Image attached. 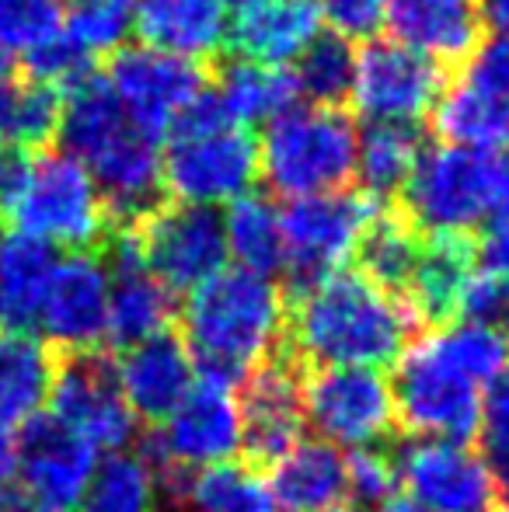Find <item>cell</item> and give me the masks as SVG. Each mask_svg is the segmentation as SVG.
I'll list each match as a JSON object with an SVG mask.
<instances>
[{"label": "cell", "instance_id": "1", "mask_svg": "<svg viewBox=\"0 0 509 512\" xmlns=\"http://www.w3.org/2000/svg\"><path fill=\"white\" fill-rule=\"evenodd\" d=\"M419 317L394 293L374 286L360 269H339L286 304L283 349L304 370L398 363L415 342Z\"/></svg>", "mask_w": 509, "mask_h": 512}, {"label": "cell", "instance_id": "24", "mask_svg": "<svg viewBox=\"0 0 509 512\" xmlns=\"http://www.w3.org/2000/svg\"><path fill=\"white\" fill-rule=\"evenodd\" d=\"M475 241L454 234H422V251L415 262L412 283L405 290V304L419 317V324H443L461 307L464 283L475 272Z\"/></svg>", "mask_w": 509, "mask_h": 512}, {"label": "cell", "instance_id": "44", "mask_svg": "<svg viewBox=\"0 0 509 512\" xmlns=\"http://www.w3.org/2000/svg\"><path fill=\"white\" fill-rule=\"evenodd\" d=\"M461 81L482 95L509 102V32H496L475 49V56L464 63Z\"/></svg>", "mask_w": 509, "mask_h": 512}, {"label": "cell", "instance_id": "43", "mask_svg": "<svg viewBox=\"0 0 509 512\" xmlns=\"http://www.w3.org/2000/svg\"><path fill=\"white\" fill-rule=\"evenodd\" d=\"M475 258L485 272L509 276V164L503 168V178L496 185V196L485 213V230L475 241Z\"/></svg>", "mask_w": 509, "mask_h": 512}, {"label": "cell", "instance_id": "42", "mask_svg": "<svg viewBox=\"0 0 509 512\" xmlns=\"http://www.w3.org/2000/svg\"><path fill=\"white\" fill-rule=\"evenodd\" d=\"M457 314H461L464 321L496 328L499 335L509 338V276L475 269L468 283H464Z\"/></svg>", "mask_w": 509, "mask_h": 512}, {"label": "cell", "instance_id": "8", "mask_svg": "<svg viewBox=\"0 0 509 512\" xmlns=\"http://www.w3.org/2000/svg\"><path fill=\"white\" fill-rule=\"evenodd\" d=\"M241 453L238 387L213 377H196L185 401L147 439V464L154 474H196L227 464Z\"/></svg>", "mask_w": 509, "mask_h": 512}, {"label": "cell", "instance_id": "25", "mask_svg": "<svg viewBox=\"0 0 509 512\" xmlns=\"http://www.w3.org/2000/svg\"><path fill=\"white\" fill-rule=\"evenodd\" d=\"M56 373V352L32 331L0 328V429L18 432L42 415Z\"/></svg>", "mask_w": 509, "mask_h": 512}, {"label": "cell", "instance_id": "10", "mask_svg": "<svg viewBox=\"0 0 509 512\" xmlns=\"http://www.w3.org/2000/svg\"><path fill=\"white\" fill-rule=\"evenodd\" d=\"M147 272L175 297L192 293L227 269L224 216L213 206L164 203L136 227Z\"/></svg>", "mask_w": 509, "mask_h": 512}, {"label": "cell", "instance_id": "17", "mask_svg": "<svg viewBox=\"0 0 509 512\" xmlns=\"http://www.w3.org/2000/svg\"><path fill=\"white\" fill-rule=\"evenodd\" d=\"M408 499L433 512H496L482 453L443 439H408L394 457Z\"/></svg>", "mask_w": 509, "mask_h": 512}, {"label": "cell", "instance_id": "4", "mask_svg": "<svg viewBox=\"0 0 509 512\" xmlns=\"http://www.w3.org/2000/svg\"><path fill=\"white\" fill-rule=\"evenodd\" d=\"M503 168L506 161L499 154L436 143V147L422 150L415 161L412 175L401 189L398 213L426 237H468L489 213Z\"/></svg>", "mask_w": 509, "mask_h": 512}, {"label": "cell", "instance_id": "55", "mask_svg": "<svg viewBox=\"0 0 509 512\" xmlns=\"http://www.w3.org/2000/svg\"><path fill=\"white\" fill-rule=\"evenodd\" d=\"M0 241H4V213H0Z\"/></svg>", "mask_w": 509, "mask_h": 512}, {"label": "cell", "instance_id": "39", "mask_svg": "<svg viewBox=\"0 0 509 512\" xmlns=\"http://www.w3.org/2000/svg\"><path fill=\"white\" fill-rule=\"evenodd\" d=\"M63 32V0H0V53H32Z\"/></svg>", "mask_w": 509, "mask_h": 512}, {"label": "cell", "instance_id": "31", "mask_svg": "<svg viewBox=\"0 0 509 512\" xmlns=\"http://www.w3.org/2000/svg\"><path fill=\"white\" fill-rule=\"evenodd\" d=\"M227 230V251L238 258V269H248L255 276H279L286 269V241H283V220L272 199L248 196L234 199L224 216Z\"/></svg>", "mask_w": 509, "mask_h": 512}, {"label": "cell", "instance_id": "6", "mask_svg": "<svg viewBox=\"0 0 509 512\" xmlns=\"http://www.w3.org/2000/svg\"><path fill=\"white\" fill-rule=\"evenodd\" d=\"M394 418L412 439H443V443L471 446L485 429L482 387L471 384L457 366L436 352L426 338L412 342L398 359L391 380Z\"/></svg>", "mask_w": 509, "mask_h": 512}, {"label": "cell", "instance_id": "16", "mask_svg": "<svg viewBox=\"0 0 509 512\" xmlns=\"http://www.w3.org/2000/svg\"><path fill=\"white\" fill-rule=\"evenodd\" d=\"M98 471V450L53 415H35L18 429L14 485L46 512H74Z\"/></svg>", "mask_w": 509, "mask_h": 512}, {"label": "cell", "instance_id": "12", "mask_svg": "<svg viewBox=\"0 0 509 512\" xmlns=\"http://www.w3.org/2000/svg\"><path fill=\"white\" fill-rule=\"evenodd\" d=\"M447 91V74L440 63L394 39H367L356 53L353 108L367 122H405L415 126L433 115Z\"/></svg>", "mask_w": 509, "mask_h": 512}, {"label": "cell", "instance_id": "38", "mask_svg": "<svg viewBox=\"0 0 509 512\" xmlns=\"http://www.w3.org/2000/svg\"><path fill=\"white\" fill-rule=\"evenodd\" d=\"M136 0H77L74 11L63 18V35L95 60L102 53L116 56L133 32Z\"/></svg>", "mask_w": 509, "mask_h": 512}, {"label": "cell", "instance_id": "7", "mask_svg": "<svg viewBox=\"0 0 509 512\" xmlns=\"http://www.w3.org/2000/svg\"><path fill=\"white\" fill-rule=\"evenodd\" d=\"M374 216V199L353 189L293 199L279 213L286 241V304L339 272L356 255Z\"/></svg>", "mask_w": 509, "mask_h": 512}, {"label": "cell", "instance_id": "3", "mask_svg": "<svg viewBox=\"0 0 509 512\" xmlns=\"http://www.w3.org/2000/svg\"><path fill=\"white\" fill-rule=\"evenodd\" d=\"M360 129L346 108L293 105L269 119L258 143V171L276 196L307 199L339 192L356 175Z\"/></svg>", "mask_w": 509, "mask_h": 512}, {"label": "cell", "instance_id": "46", "mask_svg": "<svg viewBox=\"0 0 509 512\" xmlns=\"http://www.w3.org/2000/svg\"><path fill=\"white\" fill-rule=\"evenodd\" d=\"M482 460L496 492V512H509V425H485Z\"/></svg>", "mask_w": 509, "mask_h": 512}, {"label": "cell", "instance_id": "20", "mask_svg": "<svg viewBox=\"0 0 509 512\" xmlns=\"http://www.w3.org/2000/svg\"><path fill=\"white\" fill-rule=\"evenodd\" d=\"M384 21L394 42L433 63H468L482 46L485 18L478 0H387Z\"/></svg>", "mask_w": 509, "mask_h": 512}, {"label": "cell", "instance_id": "36", "mask_svg": "<svg viewBox=\"0 0 509 512\" xmlns=\"http://www.w3.org/2000/svg\"><path fill=\"white\" fill-rule=\"evenodd\" d=\"M154 471L136 453H109L98 464L81 512H154Z\"/></svg>", "mask_w": 509, "mask_h": 512}, {"label": "cell", "instance_id": "48", "mask_svg": "<svg viewBox=\"0 0 509 512\" xmlns=\"http://www.w3.org/2000/svg\"><path fill=\"white\" fill-rule=\"evenodd\" d=\"M482 405H485V425H509V363H506V370L485 387Z\"/></svg>", "mask_w": 509, "mask_h": 512}, {"label": "cell", "instance_id": "23", "mask_svg": "<svg viewBox=\"0 0 509 512\" xmlns=\"http://www.w3.org/2000/svg\"><path fill=\"white\" fill-rule=\"evenodd\" d=\"M269 492L283 512H328L346 502V457L325 439H300L269 471Z\"/></svg>", "mask_w": 509, "mask_h": 512}, {"label": "cell", "instance_id": "11", "mask_svg": "<svg viewBox=\"0 0 509 512\" xmlns=\"http://www.w3.org/2000/svg\"><path fill=\"white\" fill-rule=\"evenodd\" d=\"M49 415L95 450L123 453L136 436V418L119 391L116 363L102 349L56 352Z\"/></svg>", "mask_w": 509, "mask_h": 512}, {"label": "cell", "instance_id": "40", "mask_svg": "<svg viewBox=\"0 0 509 512\" xmlns=\"http://www.w3.org/2000/svg\"><path fill=\"white\" fill-rule=\"evenodd\" d=\"M25 67L28 81L53 91H70L95 74V60L63 32L53 35L49 42H42V46H35L32 53H25Z\"/></svg>", "mask_w": 509, "mask_h": 512}, {"label": "cell", "instance_id": "50", "mask_svg": "<svg viewBox=\"0 0 509 512\" xmlns=\"http://www.w3.org/2000/svg\"><path fill=\"white\" fill-rule=\"evenodd\" d=\"M482 4L485 25H492L496 32H509V0H478Z\"/></svg>", "mask_w": 509, "mask_h": 512}, {"label": "cell", "instance_id": "22", "mask_svg": "<svg viewBox=\"0 0 509 512\" xmlns=\"http://www.w3.org/2000/svg\"><path fill=\"white\" fill-rule=\"evenodd\" d=\"M133 28L143 46L206 67L227 42V11L220 0H136Z\"/></svg>", "mask_w": 509, "mask_h": 512}, {"label": "cell", "instance_id": "2", "mask_svg": "<svg viewBox=\"0 0 509 512\" xmlns=\"http://www.w3.org/2000/svg\"><path fill=\"white\" fill-rule=\"evenodd\" d=\"M286 335V293L248 269H224L189 293L182 342L199 377L241 387L252 370L276 356Z\"/></svg>", "mask_w": 509, "mask_h": 512}, {"label": "cell", "instance_id": "29", "mask_svg": "<svg viewBox=\"0 0 509 512\" xmlns=\"http://www.w3.org/2000/svg\"><path fill=\"white\" fill-rule=\"evenodd\" d=\"M123 129H129L123 108H119L112 88L105 84V77L91 74L88 81H81L77 88L63 91L60 98V126H56V136H60L63 150L77 161H91L98 150L109 140H116Z\"/></svg>", "mask_w": 509, "mask_h": 512}, {"label": "cell", "instance_id": "9", "mask_svg": "<svg viewBox=\"0 0 509 512\" xmlns=\"http://www.w3.org/2000/svg\"><path fill=\"white\" fill-rule=\"evenodd\" d=\"M102 77L129 126L154 143L171 136L185 108L210 88V67L150 46H123Z\"/></svg>", "mask_w": 509, "mask_h": 512}, {"label": "cell", "instance_id": "19", "mask_svg": "<svg viewBox=\"0 0 509 512\" xmlns=\"http://www.w3.org/2000/svg\"><path fill=\"white\" fill-rule=\"evenodd\" d=\"M196 363L178 335L164 331L157 338L126 349L116 359V380L136 422L161 425L185 401L196 384Z\"/></svg>", "mask_w": 509, "mask_h": 512}, {"label": "cell", "instance_id": "32", "mask_svg": "<svg viewBox=\"0 0 509 512\" xmlns=\"http://www.w3.org/2000/svg\"><path fill=\"white\" fill-rule=\"evenodd\" d=\"M419 251H422V234L398 209H391V213L374 216L360 248H356V258H360V272L370 283L405 300L415 262H419Z\"/></svg>", "mask_w": 509, "mask_h": 512}, {"label": "cell", "instance_id": "45", "mask_svg": "<svg viewBox=\"0 0 509 512\" xmlns=\"http://www.w3.org/2000/svg\"><path fill=\"white\" fill-rule=\"evenodd\" d=\"M387 0H321V14L342 39H374Z\"/></svg>", "mask_w": 509, "mask_h": 512}, {"label": "cell", "instance_id": "27", "mask_svg": "<svg viewBox=\"0 0 509 512\" xmlns=\"http://www.w3.org/2000/svg\"><path fill=\"white\" fill-rule=\"evenodd\" d=\"M217 91L231 126L248 129L252 122L276 119L297 102V81L286 67H262L252 60H231L217 70Z\"/></svg>", "mask_w": 509, "mask_h": 512}, {"label": "cell", "instance_id": "15", "mask_svg": "<svg viewBox=\"0 0 509 512\" xmlns=\"http://www.w3.org/2000/svg\"><path fill=\"white\" fill-rule=\"evenodd\" d=\"M304 366L279 345L238 387L241 408V450L248 464H276L304 436Z\"/></svg>", "mask_w": 509, "mask_h": 512}, {"label": "cell", "instance_id": "13", "mask_svg": "<svg viewBox=\"0 0 509 512\" xmlns=\"http://www.w3.org/2000/svg\"><path fill=\"white\" fill-rule=\"evenodd\" d=\"M304 415L332 446L360 450L394 429V391L381 370L325 366L304 373Z\"/></svg>", "mask_w": 509, "mask_h": 512}, {"label": "cell", "instance_id": "47", "mask_svg": "<svg viewBox=\"0 0 509 512\" xmlns=\"http://www.w3.org/2000/svg\"><path fill=\"white\" fill-rule=\"evenodd\" d=\"M28 171H32V154L28 150L0 147V213H7L18 203L21 189L28 182Z\"/></svg>", "mask_w": 509, "mask_h": 512}, {"label": "cell", "instance_id": "34", "mask_svg": "<svg viewBox=\"0 0 509 512\" xmlns=\"http://www.w3.org/2000/svg\"><path fill=\"white\" fill-rule=\"evenodd\" d=\"M60 126V91L35 81L4 77L0 81V147L42 150Z\"/></svg>", "mask_w": 509, "mask_h": 512}, {"label": "cell", "instance_id": "49", "mask_svg": "<svg viewBox=\"0 0 509 512\" xmlns=\"http://www.w3.org/2000/svg\"><path fill=\"white\" fill-rule=\"evenodd\" d=\"M18 474V432L0 429V488L11 485Z\"/></svg>", "mask_w": 509, "mask_h": 512}, {"label": "cell", "instance_id": "26", "mask_svg": "<svg viewBox=\"0 0 509 512\" xmlns=\"http://www.w3.org/2000/svg\"><path fill=\"white\" fill-rule=\"evenodd\" d=\"M60 265L56 251L25 234L0 241V328L28 331L39 324L42 300Z\"/></svg>", "mask_w": 509, "mask_h": 512}, {"label": "cell", "instance_id": "30", "mask_svg": "<svg viewBox=\"0 0 509 512\" xmlns=\"http://www.w3.org/2000/svg\"><path fill=\"white\" fill-rule=\"evenodd\" d=\"M419 126L405 122H367L356 147V175H360L363 196L391 199L405 189L415 161L422 154Z\"/></svg>", "mask_w": 509, "mask_h": 512}, {"label": "cell", "instance_id": "41", "mask_svg": "<svg viewBox=\"0 0 509 512\" xmlns=\"http://www.w3.org/2000/svg\"><path fill=\"white\" fill-rule=\"evenodd\" d=\"M398 488V467L387 450H374V446H360L346 457V499L356 506H377L394 499Z\"/></svg>", "mask_w": 509, "mask_h": 512}, {"label": "cell", "instance_id": "5", "mask_svg": "<svg viewBox=\"0 0 509 512\" xmlns=\"http://www.w3.org/2000/svg\"><path fill=\"white\" fill-rule=\"evenodd\" d=\"M7 213L18 223V234L42 244L74 248V255L98 251L109 234V216L95 178L67 150H39L32 157L25 189Z\"/></svg>", "mask_w": 509, "mask_h": 512}, {"label": "cell", "instance_id": "33", "mask_svg": "<svg viewBox=\"0 0 509 512\" xmlns=\"http://www.w3.org/2000/svg\"><path fill=\"white\" fill-rule=\"evenodd\" d=\"M175 506L189 512H276L265 474L255 464L238 460L189 474Z\"/></svg>", "mask_w": 509, "mask_h": 512}, {"label": "cell", "instance_id": "53", "mask_svg": "<svg viewBox=\"0 0 509 512\" xmlns=\"http://www.w3.org/2000/svg\"><path fill=\"white\" fill-rule=\"evenodd\" d=\"M220 4H224V7H234V11H241V7H248L252 0H220Z\"/></svg>", "mask_w": 509, "mask_h": 512}, {"label": "cell", "instance_id": "14", "mask_svg": "<svg viewBox=\"0 0 509 512\" xmlns=\"http://www.w3.org/2000/svg\"><path fill=\"white\" fill-rule=\"evenodd\" d=\"M164 161V192L189 206H217L248 196L258 178V140L252 129L227 126L206 136L171 140Z\"/></svg>", "mask_w": 509, "mask_h": 512}, {"label": "cell", "instance_id": "21", "mask_svg": "<svg viewBox=\"0 0 509 512\" xmlns=\"http://www.w3.org/2000/svg\"><path fill=\"white\" fill-rule=\"evenodd\" d=\"M321 21V0H252L227 25V42L241 60L283 67L318 39Z\"/></svg>", "mask_w": 509, "mask_h": 512}, {"label": "cell", "instance_id": "51", "mask_svg": "<svg viewBox=\"0 0 509 512\" xmlns=\"http://www.w3.org/2000/svg\"><path fill=\"white\" fill-rule=\"evenodd\" d=\"M377 512H433V509H426V506H419L415 499H408V495H394L391 502H384Z\"/></svg>", "mask_w": 509, "mask_h": 512}, {"label": "cell", "instance_id": "18", "mask_svg": "<svg viewBox=\"0 0 509 512\" xmlns=\"http://www.w3.org/2000/svg\"><path fill=\"white\" fill-rule=\"evenodd\" d=\"M112 276L98 251L63 258L42 300L39 328L53 352H98L109 328Z\"/></svg>", "mask_w": 509, "mask_h": 512}, {"label": "cell", "instance_id": "28", "mask_svg": "<svg viewBox=\"0 0 509 512\" xmlns=\"http://www.w3.org/2000/svg\"><path fill=\"white\" fill-rule=\"evenodd\" d=\"M433 129L450 147L499 154L509 147V102H499V98L482 95L471 84L457 81L436 102Z\"/></svg>", "mask_w": 509, "mask_h": 512}, {"label": "cell", "instance_id": "35", "mask_svg": "<svg viewBox=\"0 0 509 512\" xmlns=\"http://www.w3.org/2000/svg\"><path fill=\"white\" fill-rule=\"evenodd\" d=\"M297 91L307 95V105L342 108L353 91L356 49L349 39L335 32H321L304 53L297 56V67L290 70Z\"/></svg>", "mask_w": 509, "mask_h": 512}, {"label": "cell", "instance_id": "37", "mask_svg": "<svg viewBox=\"0 0 509 512\" xmlns=\"http://www.w3.org/2000/svg\"><path fill=\"white\" fill-rule=\"evenodd\" d=\"M429 342L450 366H457L478 387H489L509 363V338L475 321L443 324V328L429 331Z\"/></svg>", "mask_w": 509, "mask_h": 512}, {"label": "cell", "instance_id": "54", "mask_svg": "<svg viewBox=\"0 0 509 512\" xmlns=\"http://www.w3.org/2000/svg\"><path fill=\"white\" fill-rule=\"evenodd\" d=\"M328 512H363V509H356V506H339V509H328Z\"/></svg>", "mask_w": 509, "mask_h": 512}, {"label": "cell", "instance_id": "52", "mask_svg": "<svg viewBox=\"0 0 509 512\" xmlns=\"http://www.w3.org/2000/svg\"><path fill=\"white\" fill-rule=\"evenodd\" d=\"M4 77H11V56L0 53V81H4Z\"/></svg>", "mask_w": 509, "mask_h": 512}]
</instances>
